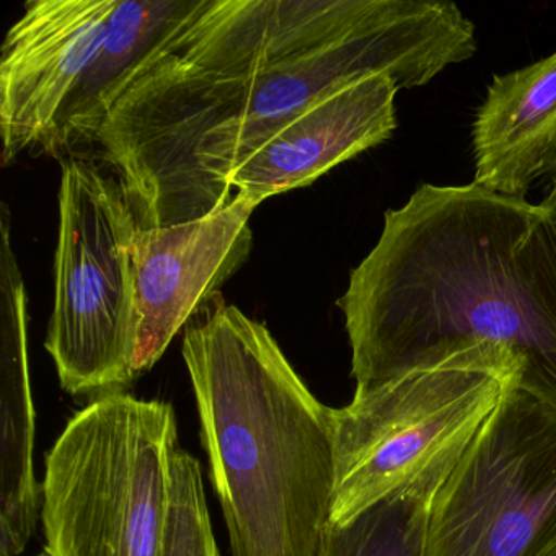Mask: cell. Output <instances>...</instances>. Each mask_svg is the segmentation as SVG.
I'll list each match as a JSON object with an SVG mask.
<instances>
[{"label": "cell", "instance_id": "52a82bcc", "mask_svg": "<svg viewBox=\"0 0 556 556\" xmlns=\"http://www.w3.org/2000/svg\"><path fill=\"white\" fill-rule=\"evenodd\" d=\"M426 556H556V403L507 389L435 496Z\"/></svg>", "mask_w": 556, "mask_h": 556}, {"label": "cell", "instance_id": "8992f818", "mask_svg": "<svg viewBox=\"0 0 556 556\" xmlns=\"http://www.w3.org/2000/svg\"><path fill=\"white\" fill-rule=\"evenodd\" d=\"M60 229L48 353L71 395L126 392L136 380L138 216L122 178L92 159L61 164Z\"/></svg>", "mask_w": 556, "mask_h": 556}, {"label": "cell", "instance_id": "7a4b0ae2", "mask_svg": "<svg viewBox=\"0 0 556 556\" xmlns=\"http://www.w3.org/2000/svg\"><path fill=\"white\" fill-rule=\"evenodd\" d=\"M337 304L356 390L497 344L523 361L520 387L556 403V262L526 198L419 185Z\"/></svg>", "mask_w": 556, "mask_h": 556}, {"label": "cell", "instance_id": "ba28073f", "mask_svg": "<svg viewBox=\"0 0 556 556\" xmlns=\"http://www.w3.org/2000/svg\"><path fill=\"white\" fill-rule=\"evenodd\" d=\"M260 203L243 197L210 216L175 226L139 227L131 243L135 276L136 379L249 260L250 219Z\"/></svg>", "mask_w": 556, "mask_h": 556}, {"label": "cell", "instance_id": "2e32d148", "mask_svg": "<svg viewBox=\"0 0 556 556\" xmlns=\"http://www.w3.org/2000/svg\"><path fill=\"white\" fill-rule=\"evenodd\" d=\"M540 207L543 210V226L548 233L556 262V177H553L552 187L545 200L540 203Z\"/></svg>", "mask_w": 556, "mask_h": 556}, {"label": "cell", "instance_id": "3957f363", "mask_svg": "<svg viewBox=\"0 0 556 556\" xmlns=\"http://www.w3.org/2000/svg\"><path fill=\"white\" fill-rule=\"evenodd\" d=\"M181 353L232 555L318 556L334 493L333 408L223 292L191 318Z\"/></svg>", "mask_w": 556, "mask_h": 556}, {"label": "cell", "instance_id": "4fadbf2b", "mask_svg": "<svg viewBox=\"0 0 556 556\" xmlns=\"http://www.w3.org/2000/svg\"><path fill=\"white\" fill-rule=\"evenodd\" d=\"M203 4L204 0H118L99 54L64 103L40 152L60 157L93 146L132 77Z\"/></svg>", "mask_w": 556, "mask_h": 556}, {"label": "cell", "instance_id": "5bb4252c", "mask_svg": "<svg viewBox=\"0 0 556 556\" xmlns=\"http://www.w3.org/2000/svg\"><path fill=\"white\" fill-rule=\"evenodd\" d=\"M460 457L441 462L344 526L327 523L318 556H426L435 496Z\"/></svg>", "mask_w": 556, "mask_h": 556}, {"label": "cell", "instance_id": "e0dca14e", "mask_svg": "<svg viewBox=\"0 0 556 556\" xmlns=\"http://www.w3.org/2000/svg\"><path fill=\"white\" fill-rule=\"evenodd\" d=\"M546 175L556 177V148L553 151L552 157H549L548 165H546Z\"/></svg>", "mask_w": 556, "mask_h": 556}, {"label": "cell", "instance_id": "6da1fadb", "mask_svg": "<svg viewBox=\"0 0 556 556\" xmlns=\"http://www.w3.org/2000/svg\"><path fill=\"white\" fill-rule=\"evenodd\" d=\"M344 0H204L132 77L93 146L141 229L216 213L224 178L307 106L389 76L418 89L478 50L454 2L395 0L351 34Z\"/></svg>", "mask_w": 556, "mask_h": 556}, {"label": "cell", "instance_id": "9c48e42d", "mask_svg": "<svg viewBox=\"0 0 556 556\" xmlns=\"http://www.w3.org/2000/svg\"><path fill=\"white\" fill-rule=\"evenodd\" d=\"M118 0H31L0 60L2 165L40 152L105 41Z\"/></svg>", "mask_w": 556, "mask_h": 556}, {"label": "cell", "instance_id": "8fae6325", "mask_svg": "<svg viewBox=\"0 0 556 556\" xmlns=\"http://www.w3.org/2000/svg\"><path fill=\"white\" fill-rule=\"evenodd\" d=\"M0 227V556H18L40 522L41 484L34 470L27 288L12 245L8 204L2 206Z\"/></svg>", "mask_w": 556, "mask_h": 556}, {"label": "cell", "instance_id": "277c9868", "mask_svg": "<svg viewBox=\"0 0 556 556\" xmlns=\"http://www.w3.org/2000/svg\"><path fill=\"white\" fill-rule=\"evenodd\" d=\"M174 406L97 396L47 455L41 522L51 556H162L170 507Z\"/></svg>", "mask_w": 556, "mask_h": 556}, {"label": "cell", "instance_id": "9a60e30c", "mask_svg": "<svg viewBox=\"0 0 556 556\" xmlns=\"http://www.w3.org/2000/svg\"><path fill=\"white\" fill-rule=\"evenodd\" d=\"M170 507L162 556H220L198 458L180 445L170 465Z\"/></svg>", "mask_w": 556, "mask_h": 556}, {"label": "cell", "instance_id": "5b68a950", "mask_svg": "<svg viewBox=\"0 0 556 556\" xmlns=\"http://www.w3.org/2000/svg\"><path fill=\"white\" fill-rule=\"evenodd\" d=\"M522 377L517 354L481 344L438 366L356 390L350 405L333 408L334 493L328 523L344 526L435 465L464 454Z\"/></svg>", "mask_w": 556, "mask_h": 556}, {"label": "cell", "instance_id": "7c38bea8", "mask_svg": "<svg viewBox=\"0 0 556 556\" xmlns=\"http://www.w3.org/2000/svg\"><path fill=\"white\" fill-rule=\"evenodd\" d=\"M473 184L526 198L556 148V51L494 76L471 128Z\"/></svg>", "mask_w": 556, "mask_h": 556}, {"label": "cell", "instance_id": "ac0fdd59", "mask_svg": "<svg viewBox=\"0 0 556 556\" xmlns=\"http://www.w3.org/2000/svg\"><path fill=\"white\" fill-rule=\"evenodd\" d=\"M35 556H51L50 553L47 552V549H45V552H41L40 555H35Z\"/></svg>", "mask_w": 556, "mask_h": 556}, {"label": "cell", "instance_id": "30bf717a", "mask_svg": "<svg viewBox=\"0 0 556 556\" xmlns=\"http://www.w3.org/2000/svg\"><path fill=\"white\" fill-rule=\"evenodd\" d=\"M399 90L389 76H374L317 100L226 175V193L262 204L389 141Z\"/></svg>", "mask_w": 556, "mask_h": 556}]
</instances>
